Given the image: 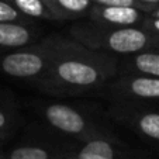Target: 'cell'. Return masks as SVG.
I'll return each mask as SVG.
<instances>
[{"label": "cell", "mask_w": 159, "mask_h": 159, "mask_svg": "<svg viewBox=\"0 0 159 159\" xmlns=\"http://www.w3.org/2000/svg\"><path fill=\"white\" fill-rule=\"evenodd\" d=\"M49 69L37 89L54 97L100 94L118 75V57L92 49L62 34L45 35Z\"/></svg>", "instance_id": "cell-1"}, {"label": "cell", "mask_w": 159, "mask_h": 159, "mask_svg": "<svg viewBox=\"0 0 159 159\" xmlns=\"http://www.w3.org/2000/svg\"><path fill=\"white\" fill-rule=\"evenodd\" d=\"M68 35L92 49L107 52L118 58L159 49V35L145 30L141 25L110 27L94 24L86 18H82L70 25Z\"/></svg>", "instance_id": "cell-2"}, {"label": "cell", "mask_w": 159, "mask_h": 159, "mask_svg": "<svg viewBox=\"0 0 159 159\" xmlns=\"http://www.w3.org/2000/svg\"><path fill=\"white\" fill-rule=\"evenodd\" d=\"M37 113L49 128L79 142L116 134L93 111L70 103L41 102L37 104Z\"/></svg>", "instance_id": "cell-3"}, {"label": "cell", "mask_w": 159, "mask_h": 159, "mask_svg": "<svg viewBox=\"0 0 159 159\" xmlns=\"http://www.w3.org/2000/svg\"><path fill=\"white\" fill-rule=\"evenodd\" d=\"M49 61V47L44 35L33 44L0 55V75L30 82L35 87L48 72Z\"/></svg>", "instance_id": "cell-4"}, {"label": "cell", "mask_w": 159, "mask_h": 159, "mask_svg": "<svg viewBox=\"0 0 159 159\" xmlns=\"http://www.w3.org/2000/svg\"><path fill=\"white\" fill-rule=\"evenodd\" d=\"M107 116L141 138L159 144V110L142 103L110 102Z\"/></svg>", "instance_id": "cell-5"}, {"label": "cell", "mask_w": 159, "mask_h": 159, "mask_svg": "<svg viewBox=\"0 0 159 159\" xmlns=\"http://www.w3.org/2000/svg\"><path fill=\"white\" fill-rule=\"evenodd\" d=\"M99 96L108 102L159 104V78L145 75H117Z\"/></svg>", "instance_id": "cell-6"}, {"label": "cell", "mask_w": 159, "mask_h": 159, "mask_svg": "<svg viewBox=\"0 0 159 159\" xmlns=\"http://www.w3.org/2000/svg\"><path fill=\"white\" fill-rule=\"evenodd\" d=\"M73 152L78 159H124L134 153L117 134L82 141Z\"/></svg>", "instance_id": "cell-7"}, {"label": "cell", "mask_w": 159, "mask_h": 159, "mask_svg": "<svg viewBox=\"0 0 159 159\" xmlns=\"http://www.w3.org/2000/svg\"><path fill=\"white\" fill-rule=\"evenodd\" d=\"M147 14L148 13L135 7L93 4L86 20L94 24L110 25V27H132V25H141Z\"/></svg>", "instance_id": "cell-8"}, {"label": "cell", "mask_w": 159, "mask_h": 159, "mask_svg": "<svg viewBox=\"0 0 159 159\" xmlns=\"http://www.w3.org/2000/svg\"><path fill=\"white\" fill-rule=\"evenodd\" d=\"M42 37L44 31L35 21L0 23V55L33 44Z\"/></svg>", "instance_id": "cell-9"}, {"label": "cell", "mask_w": 159, "mask_h": 159, "mask_svg": "<svg viewBox=\"0 0 159 159\" xmlns=\"http://www.w3.org/2000/svg\"><path fill=\"white\" fill-rule=\"evenodd\" d=\"M72 149L70 144L66 142L38 138L16 145L13 149H10L7 156L10 159H59Z\"/></svg>", "instance_id": "cell-10"}, {"label": "cell", "mask_w": 159, "mask_h": 159, "mask_svg": "<svg viewBox=\"0 0 159 159\" xmlns=\"http://www.w3.org/2000/svg\"><path fill=\"white\" fill-rule=\"evenodd\" d=\"M118 75H145L159 78V49L120 57Z\"/></svg>", "instance_id": "cell-11"}, {"label": "cell", "mask_w": 159, "mask_h": 159, "mask_svg": "<svg viewBox=\"0 0 159 159\" xmlns=\"http://www.w3.org/2000/svg\"><path fill=\"white\" fill-rule=\"evenodd\" d=\"M6 2H9L18 13L30 20L62 23L47 0H6Z\"/></svg>", "instance_id": "cell-12"}, {"label": "cell", "mask_w": 159, "mask_h": 159, "mask_svg": "<svg viewBox=\"0 0 159 159\" xmlns=\"http://www.w3.org/2000/svg\"><path fill=\"white\" fill-rule=\"evenodd\" d=\"M61 21H76L86 18L93 0H47Z\"/></svg>", "instance_id": "cell-13"}, {"label": "cell", "mask_w": 159, "mask_h": 159, "mask_svg": "<svg viewBox=\"0 0 159 159\" xmlns=\"http://www.w3.org/2000/svg\"><path fill=\"white\" fill-rule=\"evenodd\" d=\"M20 123V111L16 97L9 90L0 89V129L14 132Z\"/></svg>", "instance_id": "cell-14"}, {"label": "cell", "mask_w": 159, "mask_h": 159, "mask_svg": "<svg viewBox=\"0 0 159 159\" xmlns=\"http://www.w3.org/2000/svg\"><path fill=\"white\" fill-rule=\"evenodd\" d=\"M13 21H20V23H25V21H34L30 18L24 17V16L18 13L9 2L6 0H0V23H13Z\"/></svg>", "instance_id": "cell-15"}, {"label": "cell", "mask_w": 159, "mask_h": 159, "mask_svg": "<svg viewBox=\"0 0 159 159\" xmlns=\"http://www.w3.org/2000/svg\"><path fill=\"white\" fill-rule=\"evenodd\" d=\"M93 4L99 6H123V7H135L145 13H151L155 7L147 3H142L139 0H93Z\"/></svg>", "instance_id": "cell-16"}, {"label": "cell", "mask_w": 159, "mask_h": 159, "mask_svg": "<svg viewBox=\"0 0 159 159\" xmlns=\"http://www.w3.org/2000/svg\"><path fill=\"white\" fill-rule=\"evenodd\" d=\"M141 27L159 35V18L153 17V16H151V14H147V17H145L144 21L141 23Z\"/></svg>", "instance_id": "cell-17"}, {"label": "cell", "mask_w": 159, "mask_h": 159, "mask_svg": "<svg viewBox=\"0 0 159 159\" xmlns=\"http://www.w3.org/2000/svg\"><path fill=\"white\" fill-rule=\"evenodd\" d=\"M11 137H13L11 131H3V129H0V147H2V144H4L6 141H9Z\"/></svg>", "instance_id": "cell-18"}, {"label": "cell", "mask_w": 159, "mask_h": 159, "mask_svg": "<svg viewBox=\"0 0 159 159\" xmlns=\"http://www.w3.org/2000/svg\"><path fill=\"white\" fill-rule=\"evenodd\" d=\"M59 159H78V158H76L75 152H73V149H72L70 152H68V153H65V155H62Z\"/></svg>", "instance_id": "cell-19"}, {"label": "cell", "mask_w": 159, "mask_h": 159, "mask_svg": "<svg viewBox=\"0 0 159 159\" xmlns=\"http://www.w3.org/2000/svg\"><path fill=\"white\" fill-rule=\"evenodd\" d=\"M142 3H147L149 6H153V7H158L159 6V0H139Z\"/></svg>", "instance_id": "cell-20"}, {"label": "cell", "mask_w": 159, "mask_h": 159, "mask_svg": "<svg viewBox=\"0 0 159 159\" xmlns=\"http://www.w3.org/2000/svg\"><path fill=\"white\" fill-rule=\"evenodd\" d=\"M0 159H10V158H9V156H4V155H2V156H0Z\"/></svg>", "instance_id": "cell-21"}, {"label": "cell", "mask_w": 159, "mask_h": 159, "mask_svg": "<svg viewBox=\"0 0 159 159\" xmlns=\"http://www.w3.org/2000/svg\"><path fill=\"white\" fill-rule=\"evenodd\" d=\"M2 155H3V152H2V151H0V156H2Z\"/></svg>", "instance_id": "cell-22"}]
</instances>
